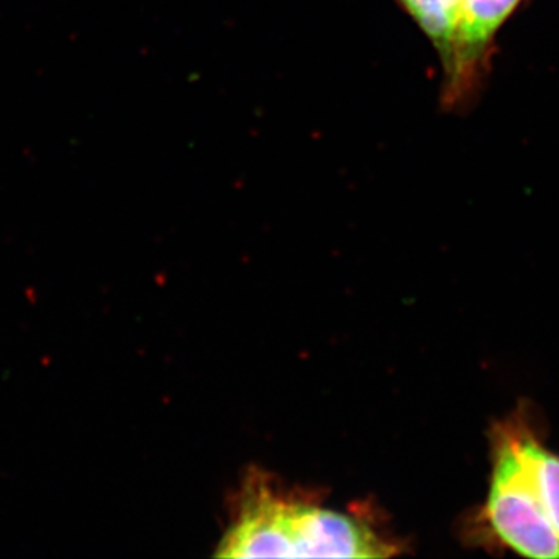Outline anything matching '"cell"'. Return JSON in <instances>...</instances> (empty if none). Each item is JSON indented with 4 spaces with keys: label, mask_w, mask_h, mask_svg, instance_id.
I'll list each match as a JSON object with an SVG mask.
<instances>
[{
    "label": "cell",
    "mask_w": 559,
    "mask_h": 559,
    "mask_svg": "<svg viewBox=\"0 0 559 559\" xmlns=\"http://www.w3.org/2000/svg\"><path fill=\"white\" fill-rule=\"evenodd\" d=\"M487 499L466 522L473 546L527 558H559V454L543 443L521 403L489 432Z\"/></svg>",
    "instance_id": "1"
},
{
    "label": "cell",
    "mask_w": 559,
    "mask_h": 559,
    "mask_svg": "<svg viewBox=\"0 0 559 559\" xmlns=\"http://www.w3.org/2000/svg\"><path fill=\"white\" fill-rule=\"evenodd\" d=\"M396 547L369 525L337 511L285 498L250 481L215 557L384 558Z\"/></svg>",
    "instance_id": "2"
},
{
    "label": "cell",
    "mask_w": 559,
    "mask_h": 559,
    "mask_svg": "<svg viewBox=\"0 0 559 559\" xmlns=\"http://www.w3.org/2000/svg\"><path fill=\"white\" fill-rule=\"evenodd\" d=\"M522 0H463L457 44L451 72L443 76L444 108L465 106L484 86L496 51L500 28L513 16Z\"/></svg>",
    "instance_id": "3"
},
{
    "label": "cell",
    "mask_w": 559,
    "mask_h": 559,
    "mask_svg": "<svg viewBox=\"0 0 559 559\" xmlns=\"http://www.w3.org/2000/svg\"><path fill=\"white\" fill-rule=\"evenodd\" d=\"M439 55L443 76L451 72L463 0H395Z\"/></svg>",
    "instance_id": "4"
}]
</instances>
